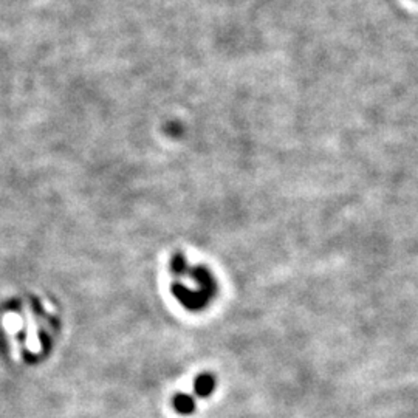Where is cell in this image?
<instances>
[{
  "label": "cell",
  "mask_w": 418,
  "mask_h": 418,
  "mask_svg": "<svg viewBox=\"0 0 418 418\" xmlns=\"http://www.w3.org/2000/svg\"><path fill=\"white\" fill-rule=\"evenodd\" d=\"M195 392H197V395H200V396H208V395H211L212 394V390H214V387H216V380H214V376L212 375H208V373H204V375H200L198 376V378L195 380Z\"/></svg>",
  "instance_id": "cell-1"
},
{
  "label": "cell",
  "mask_w": 418,
  "mask_h": 418,
  "mask_svg": "<svg viewBox=\"0 0 418 418\" xmlns=\"http://www.w3.org/2000/svg\"><path fill=\"white\" fill-rule=\"evenodd\" d=\"M174 409L177 410L178 414H183V415L193 414L194 409H195V404H194L193 396H189L186 394L177 395L175 399H174Z\"/></svg>",
  "instance_id": "cell-2"
}]
</instances>
